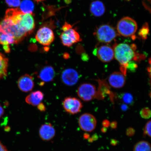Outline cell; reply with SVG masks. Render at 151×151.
I'll return each mask as SVG.
<instances>
[{"label":"cell","mask_w":151,"mask_h":151,"mask_svg":"<svg viewBox=\"0 0 151 151\" xmlns=\"http://www.w3.org/2000/svg\"><path fill=\"white\" fill-rule=\"evenodd\" d=\"M17 84L19 89L24 92L31 91L35 85L33 77L28 74L21 76L18 80Z\"/></svg>","instance_id":"7c38bea8"},{"label":"cell","mask_w":151,"mask_h":151,"mask_svg":"<svg viewBox=\"0 0 151 151\" xmlns=\"http://www.w3.org/2000/svg\"><path fill=\"white\" fill-rule=\"evenodd\" d=\"M62 105L65 112L71 114L80 112L83 107L82 104L80 100L71 97L66 98L62 103Z\"/></svg>","instance_id":"ba28073f"},{"label":"cell","mask_w":151,"mask_h":151,"mask_svg":"<svg viewBox=\"0 0 151 151\" xmlns=\"http://www.w3.org/2000/svg\"><path fill=\"white\" fill-rule=\"evenodd\" d=\"M55 71L54 68L51 66H45L40 71L39 78L45 82H51L55 76Z\"/></svg>","instance_id":"5bb4252c"},{"label":"cell","mask_w":151,"mask_h":151,"mask_svg":"<svg viewBox=\"0 0 151 151\" xmlns=\"http://www.w3.org/2000/svg\"><path fill=\"white\" fill-rule=\"evenodd\" d=\"M149 32H150V30H149L148 24L146 22L143 24L142 27L139 30L138 35L142 39L145 40L147 39Z\"/></svg>","instance_id":"44dd1931"},{"label":"cell","mask_w":151,"mask_h":151,"mask_svg":"<svg viewBox=\"0 0 151 151\" xmlns=\"http://www.w3.org/2000/svg\"><path fill=\"white\" fill-rule=\"evenodd\" d=\"M77 92L79 97L84 101H91L97 97V91L96 87L88 83L81 85Z\"/></svg>","instance_id":"5b68a950"},{"label":"cell","mask_w":151,"mask_h":151,"mask_svg":"<svg viewBox=\"0 0 151 151\" xmlns=\"http://www.w3.org/2000/svg\"><path fill=\"white\" fill-rule=\"evenodd\" d=\"M98 136L96 134H94L92 137V138L93 139V141L97 140L98 139Z\"/></svg>","instance_id":"d590c367"},{"label":"cell","mask_w":151,"mask_h":151,"mask_svg":"<svg viewBox=\"0 0 151 151\" xmlns=\"http://www.w3.org/2000/svg\"><path fill=\"white\" fill-rule=\"evenodd\" d=\"M56 131L52 124L46 123L41 126L39 130V135L42 140L49 141L54 138Z\"/></svg>","instance_id":"8fae6325"},{"label":"cell","mask_w":151,"mask_h":151,"mask_svg":"<svg viewBox=\"0 0 151 151\" xmlns=\"http://www.w3.org/2000/svg\"><path fill=\"white\" fill-rule=\"evenodd\" d=\"M9 60L4 54L0 52V80L7 75Z\"/></svg>","instance_id":"e0dca14e"},{"label":"cell","mask_w":151,"mask_h":151,"mask_svg":"<svg viewBox=\"0 0 151 151\" xmlns=\"http://www.w3.org/2000/svg\"><path fill=\"white\" fill-rule=\"evenodd\" d=\"M0 151H9L6 147L0 141Z\"/></svg>","instance_id":"f546056e"},{"label":"cell","mask_w":151,"mask_h":151,"mask_svg":"<svg viewBox=\"0 0 151 151\" xmlns=\"http://www.w3.org/2000/svg\"><path fill=\"white\" fill-rule=\"evenodd\" d=\"M111 144L112 146H115L117 144L118 141L115 139H112L111 141Z\"/></svg>","instance_id":"836d02e7"},{"label":"cell","mask_w":151,"mask_h":151,"mask_svg":"<svg viewBox=\"0 0 151 151\" xmlns=\"http://www.w3.org/2000/svg\"><path fill=\"white\" fill-rule=\"evenodd\" d=\"M151 121L150 120L146 123L144 130H143V135L145 137H146L147 135L150 137H151Z\"/></svg>","instance_id":"cb8c5ba5"},{"label":"cell","mask_w":151,"mask_h":151,"mask_svg":"<svg viewBox=\"0 0 151 151\" xmlns=\"http://www.w3.org/2000/svg\"><path fill=\"white\" fill-rule=\"evenodd\" d=\"M37 106L38 109L41 112H44L46 110V107H45V105L42 103H41L40 104Z\"/></svg>","instance_id":"83f0119b"},{"label":"cell","mask_w":151,"mask_h":151,"mask_svg":"<svg viewBox=\"0 0 151 151\" xmlns=\"http://www.w3.org/2000/svg\"><path fill=\"white\" fill-rule=\"evenodd\" d=\"M135 130L134 128L132 127L128 128L126 130V134L128 137H131L135 134Z\"/></svg>","instance_id":"4316f807"},{"label":"cell","mask_w":151,"mask_h":151,"mask_svg":"<svg viewBox=\"0 0 151 151\" xmlns=\"http://www.w3.org/2000/svg\"><path fill=\"white\" fill-rule=\"evenodd\" d=\"M20 10L25 14H33L34 4L31 0H23L20 4Z\"/></svg>","instance_id":"ac0fdd59"},{"label":"cell","mask_w":151,"mask_h":151,"mask_svg":"<svg viewBox=\"0 0 151 151\" xmlns=\"http://www.w3.org/2000/svg\"><path fill=\"white\" fill-rule=\"evenodd\" d=\"M117 122H116L114 121L110 124V126L112 129H116L117 127Z\"/></svg>","instance_id":"4dcf8cb0"},{"label":"cell","mask_w":151,"mask_h":151,"mask_svg":"<svg viewBox=\"0 0 151 151\" xmlns=\"http://www.w3.org/2000/svg\"><path fill=\"white\" fill-rule=\"evenodd\" d=\"M117 31L120 35L125 37L133 36L137 29V22L129 17L123 18L117 25Z\"/></svg>","instance_id":"277c9868"},{"label":"cell","mask_w":151,"mask_h":151,"mask_svg":"<svg viewBox=\"0 0 151 151\" xmlns=\"http://www.w3.org/2000/svg\"><path fill=\"white\" fill-rule=\"evenodd\" d=\"M35 1L37 2V3L40 2H41L44 1L45 0H35Z\"/></svg>","instance_id":"ab89813d"},{"label":"cell","mask_w":151,"mask_h":151,"mask_svg":"<svg viewBox=\"0 0 151 151\" xmlns=\"http://www.w3.org/2000/svg\"><path fill=\"white\" fill-rule=\"evenodd\" d=\"M118 34L112 26L104 24L98 27L94 32V35L99 42L108 44L116 39Z\"/></svg>","instance_id":"3957f363"},{"label":"cell","mask_w":151,"mask_h":151,"mask_svg":"<svg viewBox=\"0 0 151 151\" xmlns=\"http://www.w3.org/2000/svg\"><path fill=\"white\" fill-rule=\"evenodd\" d=\"M12 44H15L14 38L0 30V44L3 46Z\"/></svg>","instance_id":"d6986e66"},{"label":"cell","mask_w":151,"mask_h":151,"mask_svg":"<svg viewBox=\"0 0 151 151\" xmlns=\"http://www.w3.org/2000/svg\"><path fill=\"white\" fill-rule=\"evenodd\" d=\"M35 39L41 45L48 46L54 41V33L50 28L44 26L38 30Z\"/></svg>","instance_id":"8992f818"},{"label":"cell","mask_w":151,"mask_h":151,"mask_svg":"<svg viewBox=\"0 0 151 151\" xmlns=\"http://www.w3.org/2000/svg\"><path fill=\"white\" fill-rule=\"evenodd\" d=\"M97 120L93 115L85 113L80 117L78 124L81 129L85 132H92L97 126Z\"/></svg>","instance_id":"52a82bcc"},{"label":"cell","mask_w":151,"mask_h":151,"mask_svg":"<svg viewBox=\"0 0 151 151\" xmlns=\"http://www.w3.org/2000/svg\"><path fill=\"white\" fill-rule=\"evenodd\" d=\"M88 141L90 143H92L93 141V139L92 138V137H89L88 139Z\"/></svg>","instance_id":"f35d334b"},{"label":"cell","mask_w":151,"mask_h":151,"mask_svg":"<svg viewBox=\"0 0 151 151\" xmlns=\"http://www.w3.org/2000/svg\"><path fill=\"white\" fill-rule=\"evenodd\" d=\"M93 54L101 61L106 63L111 62L114 58V50L112 47L108 45H102L96 48Z\"/></svg>","instance_id":"9c48e42d"},{"label":"cell","mask_w":151,"mask_h":151,"mask_svg":"<svg viewBox=\"0 0 151 151\" xmlns=\"http://www.w3.org/2000/svg\"><path fill=\"white\" fill-rule=\"evenodd\" d=\"M44 98V94L40 91L31 92L26 97V103L33 106H37L40 104Z\"/></svg>","instance_id":"9a60e30c"},{"label":"cell","mask_w":151,"mask_h":151,"mask_svg":"<svg viewBox=\"0 0 151 151\" xmlns=\"http://www.w3.org/2000/svg\"><path fill=\"white\" fill-rule=\"evenodd\" d=\"M110 123L107 120H104L102 122V125L104 127L106 128L109 127L110 126Z\"/></svg>","instance_id":"f1b7e54d"},{"label":"cell","mask_w":151,"mask_h":151,"mask_svg":"<svg viewBox=\"0 0 151 151\" xmlns=\"http://www.w3.org/2000/svg\"><path fill=\"white\" fill-rule=\"evenodd\" d=\"M90 11L94 16L100 17L104 14L105 7L102 2L99 1H94L91 4Z\"/></svg>","instance_id":"2e32d148"},{"label":"cell","mask_w":151,"mask_h":151,"mask_svg":"<svg viewBox=\"0 0 151 151\" xmlns=\"http://www.w3.org/2000/svg\"><path fill=\"white\" fill-rule=\"evenodd\" d=\"M122 73L114 72L109 75L108 82L110 86L116 88H122L125 84L126 79Z\"/></svg>","instance_id":"4fadbf2b"},{"label":"cell","mask_w":151,"mask_h":151,"mask_svg":"<svg viewBox=\"0 0 151 151\" xmlns=\"http://www.w3.org/2000/svg\"><path fill=\"white\" fill-rule=\"evenodd\" d=\"M120 98L126 105H132L134 102L133 96L129 93H124L120 95Z\"/></svg>","instance_id":"7402d4cb"},{"label":"cell","mask_w":151,"mask_h":151,"mask_svg":"<svg viewBox=\"0 0 151 151\" xmlns=\"http://www.w3.org/2000/svg\"><path fill=\"white\" fill-rule=\"evenodd\" d=\"M137 64L133 60L128 62L127 67V70H129L132 72H134L137 69Z\"/></svg>","instance_id":"484cf974"},{"label":"cell","mask_w":151,"mask_h":151,"mask_svg":"<svg viewBox=\"0 0 151 151\" xmlns=\"http://www.w3.org/2000/svg\"><path fill=\"white\" fill-rule=\"evenodd\" d=\"M3 49L5 52L9 53L10 52V48L9 45H5L3 46Z\"/></svg>","instance_id":"1f68e13d"},{"label":"cell","mask_w":151,"mask_h":151,"mask_svg":"<svg viewBox=\"0 0 151 151\" xmlns=\"http://www.w3.org/2000/svg\"><path fill=\"white\" fill-rule=\"evenodd\" d=\"M83 137L85 139H88L90 137V135L88 133H85L84 134Z\"/></svg>","instance_id":"8d00e7d4"},{"label":"cell","mask_w":151,"mask_h":151,"mask_svg":"<svg viewBox=\"0 0 151 151\" xmlns=\"http://www.w3.org/2000/svg\"><path fill=\"white\" fill-rule=\"evenodd\" d=\"M4 110L3 107L0 104V118H1L4 114Z\"/></svg>","instance_id":"d6a6232c"},{"label":"cell","mask_w":151,"mask_h":151,"mask_svg":"<svg viewBox=\"0 0 151 151\" xmlns=\"http://www.w3.org/2000/svg\"><path fill=\"white\" fill-rule=\"evenodd\" d=\"M150 143L146 141H141L136 143L133 151H151Z\"/></svg>","instance_id":"ffe728a7"},{"label":"cell","mask_w":151,"mask_h":151,"mask_svg":"<svg viewBox=\"0 0 151 151\" xmlns=\"http://www.w3.org/2000/svg\"><path fill=\"white\" fill-rule=\"evenodd\" d=\"M142 118L145 119H148L151 117V111L148 107H145L142 109L140 112Z\"/></svg>","instance_id":"603a6c76"},{"label":"cell","mask_w":151,"mask_h":151,"mask_svg":"<svg viewBox=\"0 0 151 151\" xmlns=\"http://www.w3.org/2000/svg\"><path fill=\"white\" fill-rule=\"evenodd\" d=\"M107 129L106 128L103 127L101 128V131L102 133H105L107 132Z\"/></svg>","instance_id":"74e56055"},{"label":"cell","mask_w":151,"mask_h":151,"mask_svg":"<svg viewBox=\"0 0 151 151\" xmlns=\"http://www.w3.org/2000/svg\"><path fill=\"white\" fill-rule=\"evenodd\" d=\"M122 109L123 111H126L128 109V107L127 105L123 104L121 106Z\"/></svg>","instance_id":"e575fe53"},{"label":"cell","mask_w":151,"mask_h":151,"mask_svg":"<svg viewBox=\"0 0 151 151\" xmlns=\"http://www.w3.org/2000/svg\"><path fill=\"white\" fill-rule=\"evenodd\" d=\"M114 57L120 65L121 73L126 75L127 64L132 60H137L138 56L136 52L137 47L135 45L126 43H116L113 46Z\"/></svg>","instance_id":"6da1fadb"},{"label":"cell","mask_w":151,"mask_h":151,"mask_svg":"<svg viewBox=\"0 0 151 151\" xmlns=\"http://www.w3.org/2000/svg\"><path fill=\"white\" fill-rule=\"evenodd\" d=\"M6 4L10 7H18L20 5L21 0H5Z\"/></svg>","instance_id":"d4e9b609"},{"label":"cell","mask_w":151,"mask_h":151,"mask_svg":"<svg viewBox=\"0 0 151 151\" xmlns=\"http://www.w3.org/2000/svg\"><path fill=\"white\" fill-rule=\"evenodd\" d=\"M79 76L75 69L68 68L64 70L62 73L61 79L64 84L69 86H73L77 83L79 80Z\"/></svg>","instance_id":"30bf717a"},{"label":"cell","mask_w":151,"mask_h":151,"mask_svg":"<svg viewBox=\"0 0 151 151\" xmlns=\"http://www.w3.org/2000/svg\"><path fill=\"white\" fill-rule=\"evenodd\" d=\"M62 30L63 32L60 35V38L64 46L70 47L75 43L82 41L80 35L76 29L67 22H65Z\"/></svg>","instance_id":"7a4b0ae2"}]
</instances>
